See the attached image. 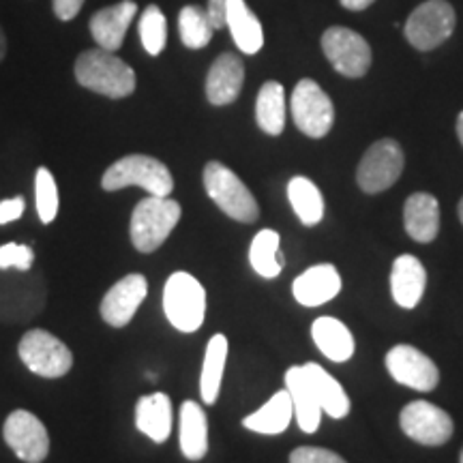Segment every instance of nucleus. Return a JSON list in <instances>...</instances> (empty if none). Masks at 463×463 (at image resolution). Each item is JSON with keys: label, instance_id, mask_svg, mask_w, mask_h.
Returning <instances> with one entry per match:
<instances>
[{"label": "nucleus", "instance_id": "obj_1", "mask_svg": "<svg viewBox=\"0 0 463 463\" xmlns=\"http://www.w3.org/2000/svg\"><path fill=\"white\" fill-rule=\"evenodd\" d=\"M75 78L78 82L97 95L109 99H125L136 90V71L123 58L108 50H86L75 61Z\"/></svg>", "mask_w": 463, "mask_h": 463}, {"label": "nucleus", "instance_id": "obj_2", "mask_svg": "<svg viewBox=\"0 0 463 463\" xmlns=\"http://www.w3.org/2000/svg\"><path fill=\"white\" fill-rule=\"evenodd\" d=\"M181 204L176 200L148 195L133 208L129 228L131 242L142 253L157 251L181 222Z\"/></svg>", "mask_w": 463, "mask_h": 463}, {"label": "nucleus", "instance_id": "obj_3", "mask_svg": "<svg viewBox=\"0 0 463 463\" xmlns=\"http://www.w3.org/2000/svg\"><path fill=\"white\" fill-rule=\"evenodd\" d=\"M101 184L106 191H118L136 184L157 198H170L174 191L172 172L165 164L148 155H127L118 159L103 174Z\"/></svg>", "mask_w": 463, "mask_h": 463}, {"label": "nucleus", "instance_id": "obj_4", "mask_svg": "<svg viewBox=\"0 0 463 463\" xmlns=\"http://www.w3.org/2000/svg\"><path fill=\"white\" fill-rule=\"evenodd\" d=\"M164 311L167 322L181 333H195L206 317V289L194 275H170L164 288Z\"/></svg>", "mask_w": 463, "mask_h": 463}, {"label": "nucleus", "instance_id": "obj_5", "mask_svg": "<svg viewBox=\"0 0 463 463\" xmlns=\"http://www.w3.org/2000/svg\"><path fill=\"white\" fill-rule=\"evenodd\" d=\"M204 189L225 215L241 223H256L260 219V206L247 184L230 170L228 165L211 161L204 167Z\"/></svg>", "mask_w": 463, "mask_h": 463}, {"label": "nucleus", "instance_id": "obj_6", "mask_svg": "<svg viewBox=\"0 0 463 463\" xmlns=\"http://www.w3.org/2000/svg\"><path fill=\"white\" fill-rule=\"evenodd\" d=\"M457 15L447 0H427L410 14L403 33L408 43L420 52H431L453 34Z\"/></svg>", "mask_w": 463, "mask_h": 463}, {"label": "nucleus", "instance_id": "obj_7", "mask_svg": "<svg viewBox=\"0 0 463 463\" xmlns=\"http://www.w3.org/2000/svg\"><path fill=\"white\" fill-rule=\"evenodd\" d=\"M22 363L31 369L33 373L42 375V378H62L71 372L73 354L71 350L62 344L54 335L43 331V328H33L20 341Z\"/></svg>", "mask_w": 463, "mask_h": 463}, {"label": "nucleus", "instance_id": "obj_8", "mask_svg": "<svg viewBox=\"0 0 463 463\" xmlns=\"http://www.w3.org/2000/svg\"><path fill=\"white\" fill-rule=\"evenodd\" d=\"M405 165L403 150L399 142L384 137V140L373 142L363 155L361 164L356 170V183L364 194L375 195L382 191L391 189L399 181Z\"/></svg>", "mask_w": 463, "mask_h": 463}, {"label": "nucleus", "instance_id": "obj_9", "mask_svg": "<svg viewBox=\"0 0 463 463\" xmlns=\"http://www.w3.org/2000/svg\"><path fill=\"white\" fill-rule=\"evenodd\" d=\"M322 50L333 69L344 78H363L372 67V48L363 34L345 26H331L322 34Z\"/></svg>", "mask_w": 463, "mask_h": 463}, {"label": "nucleus", "instance_id": "obj_10", "mask_svg": "<svg viewBox=\"0 0 463 463\" xmlns=\"http://www.w3.org/2000/svg\"><path fill=\"white\" fill-rule=\"evenodd\" d=\"M292 118L305 136L320 140L328 136L335 123V106L331 97L314 80H300L292 92Z\"/></svg>", "mask_w": 463, "mask_h": 463}, {"label": "nucleus", "instance_id": "obj_11", "mask_svg": "<svg viewBox=\"0 0 463 463\" xmlns=\"http://www.w3.org/2000/svg\"><path fill=\"white\" fill-rule=\"evenodd\" d=\"M402 431L422 447H442L453 438L455 425L449 412L430 402L408 403L399 414Z\"/></svg>", "mask_w": 463, "mask_h": 463}, {"label": "nucleus", "instance_id": "obj_12", "mask_svg": "<svg viewBox=\"0 0 463 463\" xmlns=\"http://www.w3.org/2000/svg\"><path fill=\"white\" fill-rule=\"evenodd\" d=\"M391 378L419 392H431L439 382V369L430 356L414 345L391 347L384 358Z\"/></svg>", "mask_w": 463, "mask_h": 463}, {"label": "nucleus", "instance_id": "obj_13", "mask_svg": "<svg viewBox=\"0 0 463 463\" xmlns=\"http://www.w3.org/2000/svg\"><path fill=\"white\" fill-rule=\"evenodd\" d=\"M5 442L26 463H42L50 453V436L42 420L26 410H15L5 420Z\"/></svg>", "mask_w": 463, "mask_h": 463}, {"label": "nucleus", "instance_id": "obj_14", "mask_svg": "<svg viewBox=\"0 0 463 463\" xmlns=\"http://www.w3.org/2000/svg\"><path fill=\"white\" fill-rule=\"evenodd\" d=\"M148 294V281L144 275H127L116 281L101 300V317L109 326L123 328L133 320L142 300Z\"/></svg>", "mask_w": 463, "mask_h": 463}, {"label": "nucleus", "instance_id": "obj_15", "mask_svg": "<svg viewBox=\"0 0 463 463\" xmlns=\"http://www.w3.org/2000/svg\"><path fill=\"white\" fill-rule=\"evenodd\" d=\"M242 82H245V62L239 54L217 56L206 75V97L213 106H230L239 99Z\"/></svg>", "mask_w": 463, "mask_h": 463}, {"label": "nucleus", "instance_id": "obj_16", "mask_svg": "<svg viewBox=\"0 0 463 463\" xmlns=\"http://www.w3.org/2000/svg\"><path fill=\"white\" fill-rule=\"evenodd\" d=\"M136 14L137 5L133 0H123V3L112 5V7L97 11L90 17V34L95 39V43L108 52L120 50Z\"/></svg>", "mask_w": 463, "mask_h": 463}, {"label": "nucleus", "instance_id": "obj_17", "mask_svg": "<svg viewBox=\"0 0 463 463\" xmlns=\"http://www.w3.org/2000/svg\"><path fill=\"white\" fill-rule=\"evenodd\" d=\"M341 292V275L333 264H316L298 275L292 294L303 307H320Z\"/></svg>", "mask_w": 463, "mask_h": 463}, {"label": "nucleus", "instance_id": "obj_18", "mask_svg": "<svg viewBox=\"0 0 463 463\" xmlns=\"http://www.w3.org/2000/svg\"><path fill=\"white\" fill-rule=\"evenodd\" d=\"M427 288V270L416 256H399L392 262L391 292L402 309H414L420 303Z\"/></svg>", "mask_w": 463, "mask_h": 463}, {"label": "nucleus", "instance_id": "obj_19", "mask_svg": "<svg viewBox=\"0 0 463 463\" xmlns=\"http://www.w3.org/2000/svg\"><path fill=\"white\" fill-rule=\"evenodd\" d=\"M286 389L292 397L294 416L303 433H316L322 420V405L317 402L309 380H307L303 364L289 367L286 372Z\"/></svg>", "mask_w": 463, "mask_h": 463}, {"label": "nucleus", "instance_id": "obj_20", "mask_svg": "<svg viewBox=\"0 0 463 463\" xmlns=\"http://www.w3.org/2000/svg\"><path fill=\"white\" fill-rule=\"evenodd\" d=\"M403 225L416 242L436 241L439 232V204L431 194H412L403 204Z\"/></svg>", "mask_w": 463, "mask_h": 463}, {"label": "nucleus", "instance_id": "obj_21", "mask_svg": "<svg viewBox=\"0 0 463 463\" xmlns=\"http://www.w3.org/2000/svg\"><path fill=\"white\" fill-rule=\"evenodd\" d=\"M311 337H314L317 350H320L328 361L345 363L354 356V337H352L350 328H347L341 320H337V317H317V320L311 324Z\"/></svg>", "mask_w": 463, "mask_h": 463}, {"label": "nucleus", "instance_id": "obj_22", "mask_svg": "<svg viewBox=\"0 0 463 463\" xmlns=\"http://www.w3.org/2000/svg\"><path fill=\"white\" fill-rule=\"evenodd\" d=\"M136 427L153 442H165L172 431V402L165 392L144 395L136 405Z\"/></svg>", "mask_w": 463, "mask_h": 463}, {"label": "nucleus", "instance_id": "obj_23", "mask_svg": "<svg viewBox=\"0 0 463 463\" xmlns=\"http://www.w3.org/2000/svg\"><path fill=\"white\" fill-rule=\"evenodd\" d=\"M294 416V403L288 389L275 392L258 412L245 416L242 427L249 431L262 433V436H279L289 427Z\"/></svg>", "mask_w": 463, "mask_h": 463}, {"label": "nucleus", "instance_id": "obj_24", "mask_svg": "<svg viewBox=\"0 0 463 463\" xmlns=\"http://www.w3.org/2000/svg\"><path fill=\"white\" fill-rule=\"evenodd\" d=\"M232 39L242 54H258L264 45V31L258 15L247 7L245 0H228V20Z\"/></svg>", "mask_w": 463, "mask_h": 463}, {"label": "nucleus", "instance_id": "obj_25", "mask_svg": "<svg viewBox=\"0 0 463 463\" xmlns=\"http://www.w3.org/2000/svg\"><path fill=\"white\" fill-rule=\"evenodd\" d=\"M303 369L317 402L322 405V412H326L331 419H344V416L350 414V397H347L344 386L322 364L307 363L303 364Z\"/></svg>", "mask_w": 463, "mask_h": 463}, {"label": "nucleus", "instance_id": "obj_26", "mask_svg": "<svg viewBox=\"0 0 463 463\" xmlns=\"http://www.w3.org/2000/svg\"><path fill=\"white\" fill-rule=\"evenodd\" d=\"M181 450L189 461L204 459L208 453V419L195 402L181 405Z\"/></svg>", "mask_w": 463, "mask_h": 463}, {"label": "nucleus", "instance_id": "obj_27", "mask_svg": "<svg viewBox=\"0 0 463 463\" xmlns=\"http://www.w3.org/2000/svg\"><path fill=\"white\" fill-rule=\"evenodd\" d=\"M225 361H228V337L222 333L213 335L206 345L204 364H202L200 378V392L206 405H213L217 402L225 372Z\"/></svg>", "mask_w": 463, "mask_h": 463}, {"label": "nucleus", "instance_id": "obj_28", "mask_svg": "<svg viewBox=\"0 0 463 463\" xmlns=\"http://www.w3.org/2000/svg\"><path fill=\"white\" fill-rule=\"evenodd\" d=\"M258 127L269 136H281L286 129V90L279 82H266L256 99Z\"/></svg>", "mask_w": 463, "mask_h": 463}, {"label": "nucleus", "instance_id": "obj_29", "mask_svg": "<svg viewBox=\"0 0 463 463\" xmlns=\"http://www.w3.org/2000/svg\"><path fill=\"white\" fill-rule=\"evenodd\" d=\"M279 234L275 230H262L258 232L256 239L251 241L249 247V262L251 269L256 270L264 279H275L286 266V258H283L281 247H279Z\"/></svg>", "mask_w": 463, "mask_h": 463}, {"label": "nucleus", "instance_id": "obj_30", "mask_svg": "<svg viewBox=\"0 0 463 463\" xmlns=\"http://www.w3.org/2000/svg\"><path fill=\"white\" fill-rule=\"evenodd\" d=\"M288 198L303 225H317L324 217V198L314 181L307 176H294L288 183Z\"/></svg>", "mask_w": 463, "mask_h": 463}, {"label": "nucleus", "instance_id": "obj_31", "mask_svg": "<svg viewBox=\"0 0 463 463\" xmlns=\"http://www.w3.org/2000/svg\"><path fill=\"white\" fill-rule=\"evenodd\" d=\"M178 33H181V42L184 48L202 50L211 43L215 28H213L204 9L189 5L178 15Z\"/></svg>", "mask_w": 463, "mask_h": 463}, {"label": "nucleus", "instance_id": "obj_32", "mask_svg": "<svg viewBox=\"0 0 463 463\" xmlns=\"http://www.w3.org/2000/svg\"><path fill=\"white\" fill-rule=\"evenodd\" d=\"M140 39L150 56H159L167 42V22L157 5H148L140 17Z\"/></svg>", "mask_w": 463, "mask_h": 463}, {"label": "nucleus", "instance_id": "obj_33", "mask_svg": "<svg viewBox=\"0 0 463 463\" xmlns=\"http://www.w3.org/2000/svg\"><path fill=\"white\" fill-rule=\"evenodd\" d=\"M34 194H37V213L42 223H52L58 215V187L48 167H39L34 176Z\"/></svg>", "mask_w": 463, "mask_h": 463}, {"label": "nucleus", "instance_id": "obj_34", "mask_svg": "<svg viewBox=\"0 0 463 463\" xmlns=\"http://www.w3.org/2000/svg\"><path fill=\"white\" fill-rule=\"evenodd\" d=\"M34 260V251L28 245H15L7 242L0 247V270L17 269V270H31Z\"/></svg>", "mask_w": 463, "mask_h": 463}, {"label": "nucleus", "instance_id": "obj_35", "mask_svg": "<svg viewBox=\"0 0 463 463\" xmlns=\"http://www.w3.org/2000/svg\"><path fill=\"white\" fill-rule=\"evenodd\" d=\"M289 463H347L344 457L328 449L298 447L289 455Z\"/></svg>", "mask_w": 463, "mask_h": 463}, {"label": "nucleus", "instance_id": "obj_36", "mask_svg": "<svg viewBox=\"0 0 463 463\" xmlns=\"http://www.w3.org/2000/svg\"><path fill=\"white\" fill-rule=\"evenodd\" d=\"M24 208H26V200L22 198V195L0 202V225L17 222V219L24 215Z\"/></svg>", "mask_w": 463, "mask_h": 463}, {"label": "nucleus", "instance_id": "obj_37", "mask_svg": "<svg viewBox=\"0 0 463 463\" xmlns=\"http://www.w3.org/2000/svg\"><path fill=\"white\" fill-rule=\"evenodd\" d=\"M208 20L215 31L225 26V20H228V0H208V9H206Z\"/></svg>", "mask_w": 463, "mask_h": 463}, {"label": "nucleus", "instance_id": "obj_38", "mask_svg": "<svg viewBox=\"0 0 463 463\" xmlns=\"http://www.w3.org/2000/svg\"><path fill=\"white\" fill-rule=\"evenodd\" d=\"M82 7L84 0H54V14L62 22H71Z\"/></svg>", "mask_w": 463, "mask_h": 463}, {"label": "nucleus", "instance_id": "obj_39", "mask_svg": "<svg viewBox=\"0 0 463 463\" xmlns=\"http://www.w3.org/2000/svg\"><path fill=\"white\" fill-rule=\"evenodd\" d=\"M341 7L350 9V11H363L367 7H372L375 0H339Z\"/></svg>", "mask_w": 463, "mask_h": 463}, {"label": "nucleus", "instance_id": "obj_40", "mask_svg": "<svg viewBox=\"0 0 463 463\" xmlns=\"http://www.w3.org/2000/svg\"><path fill=\"white\" fill-rule=\"evenodd\" d=\"M5 54H7V39H5L3 28H0V62H3Z\"/></svg>", "mask_w": 463, "mask_h": 463}, {"label": "nucleus", "instance_id": "obj_41", "mask_svg": "<svg viewBox=\"0 0 463 463\" xmlns=\"http://www.w3.org/2000/svg\"><path fill=\"white\" fill-rule=\"evenodd\" d=\"M457 137H459V142L463 146V112L457 116Z\"/></svg>", "mask_w": 463, "mask_h": 463}, {"label": "nucleus", "instance_id": "obj_42", "mask_svg": "<svg viewBox=\"0 0 463 463\" xmlns=\"http://www.w3.org/2000/svg\"><path fill=\"white\" fill-rule=\"evenodd\" d=\"M457 215H459V222L463 223V198L459 200V206H457Z\"/></svg>", "mask_w": 463, "mask_h": 463}, {"label": "nucleus", "instance_id": "obj_43", "mask_svg": "<svg viewBox=\"0 0 463 463\" xmlns=\"http://www.w3.org/2000/svg\"><path fill=\"white\" fill-rule=\"evenodd\" d=\"M459 463H463V450H461V457H459Z\"/></svg>", "mask_w": 463, "mask_h": 463}]
</instances>
